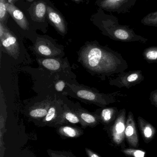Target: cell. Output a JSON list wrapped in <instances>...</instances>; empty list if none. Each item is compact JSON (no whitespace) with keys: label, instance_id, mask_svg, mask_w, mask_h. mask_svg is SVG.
<instances>
[{"label":"cell","instance_id":"obj_18","mask_svg":"<svg viewBox=\"0 0 157 157\" xmlns=\"http://www.w3.org/2000/svg\"><path fill=\"white\" fill-rule=\"evenodd\" d=\"M60 121V123H62L63 121H64L72 124L81 123V120L78 115L71 111L65 112Z\"/></svg>","mask_w":157,"mask_h":157},{"label":"cell","instance_id":"obj_10","mask_svg":"<svg viewBox=\"0 0 157 157\" xmlns=\"http://www.w3.org/2000/svg\"><path fill=\"white\" fill-rule=\"evenodd\" d=\"M125 135L132 145H137L138 144V136L136 132L135 121L132 112H129L126 122Z\"/></svg>","mask_w":157,"mask_h":157},{"label":"cell","instance_id":"obj_17","mask_svg":"<svg viewBox=\"0 0 157 157\" xmlns=\"http://www.w3.org/2000/svg\"><path fill=\"white\" fill-rule=\"evenodd\" d=\"M42 65L46 69L51 71H57L61 68V63L54 59H45L42 61Z\"/></svg>","mask_w":157,"mask_h":157},{"label":"cell","instance_id":"obj_28","mask_svg":"<svg viewBox=\"0 0 157 157\" xmlns=\"http://www.w3.org/2000/svg\"><path fill=\"white\" fill-rule=\"evenodd\" d=\"M73 2H75L77 4H80L81 3H83L84 0H72Z\"/></svg>","mask_w":157,"mask_h":157},{"label":"cell","instance_id":"obj_24","mask_svg":"<svg viewBox=\"0 0 157 157\" xmlns=\"http://www.w3.org/2000/svg\"><path fill=\"white\" fill-rule=\"evenodd\" d=\"M149 100L151 104L157 108V88L151 92L149 96Z\"/></svg>","mask_w":157,"mask_h":157},{"label":"cell","instance_id":"obj_19","mask_svg":"<svg viewBox=\"0 0 157 157\" xmlns=\"http://www.w3.org/2000/svg\"><path fill=\"white\" fill-rule=\"evenodd\" d=\"M7 0H0V22L6 25L9 14L6 9V3Z\"/></svg>","mask_w":157,"mask_h":157},{"label":"cell","instance_id":"obj_29","mask_svg":"<svg viewBox=\"0 0 157 157\" xmlns=\"http://www.w3.org/2000/svg\"><path fill=\"white\" fill-rule=\"evenodd\" d=\"M18 1V0H7V2L9 3L14 4V2Z\"/></svg>","mask_w":157,"mask_h":157},{"label":"cell","instance_id":"obj_14","mask_svg":"<svg viewBox=\"0 0 157 157\" xmlns=\"http://www.w3.org/2000/svg\"><path fill=\"white\" fill-rule=\"evenodd\" d=\"M143 57L148 63H157V46L147 48L143 52Z\"/></svg>","mask_w":157,"mask_h":157},{"label":"cell","instance_id":"obj_7","mask_svg":"<svg viewBox=\"0 0 157 157\" xmlns=\"http://www.w3.org/2000/svg\"><path fill=\"white\" fill-rule=\"evenodd\" d=\"M126 109L124 108L119 111V114L112 128L113 139L117 144L121 143L124 137L126 127Z\"/></svg>","mask_w":157,"mask_h":157},{"label":"cell","instance_id":"obj_6","mask_svg":"<svg viewBox=\"0 0 157 157\" xmlns=\"http://www.w3.org/2000/svg\"><path fill=\"white\" fill-rule=\"evenodd\" d=\"M0 38L1 43L8 53L14 55L18 52V44L17 39L9 29L6 25L0 22Z\"/></svg>","mask_w":157,"mask_h":157},{"label":"cell","instance_id":"obj_12","mask_svg":"<svg viewBox=\"0 0 157 157\" xmlns=\"http://www.w3.org/2000/svg\"><path fill=\"white\" fill-rule=\"evenodd\" d=\"M58 133L68 138H76L80 137L84 133L83 130L73 126L65 125L59 128Z\"/></svg>","mask_w":157,"mask_h":157},{"label":"cell","instance_id":"obj_2","mask_svg":"<svg viewBox=\"0 0 157 157\" xmlns=\"http://www.w3.org/2000/svg\"><path fill=\"white\" fill-rule=\"evenodd\" d=\"M90 20L103 35L113 40L122 42H138L143 44L148 41L146 38L136 34L130 26L120 25L116 17L106 13L99 7L96 13L91 16Z\"/></svg>","mask_w":157,"mask_h":157},{"label":"cell","instance_id":"obj_22","mask_svg":"<svg viewBox=\"0 0 157 157\" xmlns=\"http://www.w3.org/2000/svg\"><path fill=\"white\" fill-rule=\"evenodd\" d=\"M47 152L50 157H76L71 153L65 151H56L48 149Z\"/></svg>","mask_w":157,"mask_h":157},{"label":"cell","instance_id":"obj_26","mask_svg":"<svg viewBox=\"0 0 157 157\" xmlns=\"http://www.w3.org/2000/svg\"><path fill=\"white\" fill-rule=\"evenodd\" d=\"M85 150L88 157H101L89 148H85Z\"/></svg>","mask_w":157,"mask_h":157},{"label":"cell","instance_id":"obj_32","mask_svg":"<svg viewBox=\"0 0 157 157\" xmlns=\"http://www.w3.org/2000/svg\"><path fill=\"white\" fill-rule=\"evenodd\" d=\"M146 1H149V0H145Z\"/></svg>","mask_w":157,"mask_h":157},{"label":"cell","instance_id":"obj_30","mask_svg":"<svg viewBox=\"0 0 157 157\" xmlns=\"http://www.w3.org/2000/svg\"><path fill=\"white\" fill-rule=\"evenodd\" d=\"M84 1H85L87 4H88V3L90 2V0H84Z\"/></svg>","mask_w":157,"mask_h":157},{"label":"cell","instance_id":"obj_15","mask_svg":"<svg viewBox=\"0 0 157 157\" xmlns=\"http://www.w3.org/2000/svg\"><path fill=\"white\" fill-rule=\"evenodd\" d=\"M138 121L139 125L141 129L143 130L145 136L147 138L152 136L154 131V127L140 116L138 117Z\"/></svg>","mask_w":157,"mask_h":157},{"label":"cell","instance_id":"obj_5","mask_svg":"<svg viewBox=\"0 0 157 157\" xmlns=\"http://www.w3.org/2000/svg\"><path fill=\"white\" fill-rule=\"evenodd\" d=\"M47 19L59 33L64 35L67 33V23L64 17L49 0L47 4Z\"/></svg>","mask_w":157,"mask_h":157},{"label":"cell","instance_id":"obj_8","mask_svg":"<svg viewBox=\"0 0 157 157\" xmlns=\"http://www.w3.org/2000/svg\"><path fill=\"white\" fill-rule=\"evenodd\" d=\"M48 0H36L29 8L31 19L34 22H44L47 18Z\"/></svg>","mask_w":157,"mask_h":157},{"label":"cell","instance_id":"obj_9","mask_svg":"<svg viewBox=\"0 0 157 157\" xmlns=\"http://www.w3.org/2000/svg\"><path fill=\"white\" fill-rule=\"evenodd\" d=\"M6 5L8 13L13 17L18 25L24 30L29 29V23L24 13L16 7L14 4L9 3L7 1Z\"/></svg>","mask_w":157,"mask_h":157},{"label":"cell","instance_id":"obj_27","mask_svg":"<svg viewBox=\"0 0 157 157\" xmlns=\"http://www.w3.org/2000/svg\"><path fill=\"white\" fill-rule=\"evenodd\" d=\"M145 153L140 150H136L134 153V155L135 157H144Z\"/></svg>","mask_w":157,"mask_h":157},{"label":"cell","instance_id":"obj_25","mask_svg":"<svg viewBox=\"0 0 157 157\" xmlns=\"http://www.w3.org/2000/svg\"><path fill=\"white\" fill-rule=\"evenodd\" d=\"M65 86V83L63 80H60L55 85V89L58 91H61L63 90Z\"/></svg>","mask_w":157,"mask_h":157},{"label":"cell","instance_id":"obj_16","mask_svg":"<svg viewBox=\"0 0 157 157\" xmlns=\"http://www.w3.org/2000/svg\"><path fill=\"white\" fill-rule=\"evenodd\" d=\"M141 23L145 26L157 28V11L149 13L144 17L141 20Z\"/></svg>","mask_w":157,"mask_h":157},{"label":"cell","instance_id":"obj_3","mask_svg":"<svg viewBox=\"0 0 157 157\" xmlns=\"http://www.w3.org/2000/svg\"><path fill=\"white\" fill-rule=\"evenodd\" d=\"M144 78L141 70L129 71L117 74L115 78L109 80V84L119 88L125 87L129 89L131 87L141 83Z\"/></svg>","mask_w":157,"mask_h":157},{"label":"cell","instance_id":"obj_1","mask_svg":"<svg viewBox=\"0 0 157 157\" xmlns=\"http://www.w3.org/2000/svg\"><path fill=\"white\" fill-rule=\"evenodd\" d=\"M81 58L88 70L103 77L121 73L128 68L121 54L97 42L87 45L81 52Z\"/></svg>","mask_w":157,"mask_h":157},{"label":"cell","instance_id":"obj_23","mask_svg":"<svg viewBox=\"0 0 157 157\" xmlns=\"http://www.w3.org/2000/svg\"><path fill=\"white\" fill-rule=\"evenodd\" d=\"M37 51L40 54L44 56H51L52 55V52L51 49L45 44H39L37 47Z\"/></svg>","mask_w":157,"mask_h":157},{"label":"cell","instance_id":"obj_13","mask_svg":"<svg viewBox=\"0 0 157 157\" xmlns=\"http://www.w3.org/2000/svg\"><path fill=\"white\" fill-rule=\"evenodd\" d=\"M78 115L81 120V124L84 127L95 126L100 120L98 115H94L85 112H79Z\"/></svg>","mask_w":157,"mask_h":157},{"label":"cell","instance_id":"obj_4","mask_svg":"<svg viewBox=\"0 0 157 157\" xmlns=\"http://www.w3.org/2000/svg\"><path fill=\"white\" fill-rule=\"evenodd\" d=\"M137 0H96L95 5L106 12L118 14L130 13Z\"/></svg>","mask_w":157,"mask_h":157},{"label":"cell","instance_id":"obj_11","mask_svg":"<svg viewBox=\"0 0 157 157\" xmlns=\"http://www.w3.org/2000/svg\"><path fill=\"white\" fill-rule=\"evenodd\" d=\"M119 110L117 107H104L100 111L98 115L100 120L105 124H108L115 121L119 114Z\"/></svg>","mask_w":157,"mask_h":157},{"label":"cell","instance_id":"obj_20","mask_svg":"<svg viewBox=\"0 0 157 157\" xmlns=\"http://www.w3.org/2000/svg\"><path fill=\"white\" fill-rule=\"evenodd\" d=\"M48 110L44 107H39L33 109L29 111V116L31 118L36 119H41L46 116Z\"/></svg>","mask_w":157,"mask_h":157},{"label":"cell","instance_id":"obj_21","mask_svg":"<svg viewBox=\"0 0 157 157\" xmlns=\"http://www.w3.org/2000/svg\"><path fill=\"white\" fill-rule=\"evenodd\" d=\"M57 117V111L54 106H51L49 108L46 116L43 118V122L48 124L52 122L56 119Z\"/></svg>","mask_w":157,"mask_h":157},{"label":"cell","instance_id":"obj_31","mask_svg":"<svg viewBox=\"0 0 157 157\" xmlns=\"http://www.w3.org/2000/svg\"><path fill=\"white\" fill-rule=\"evenodd\" d=\"M27 1H29V2H32V1H34V0H27Z\"/></svg>","mask_w":157,"mask_h":157}]
</instances>
